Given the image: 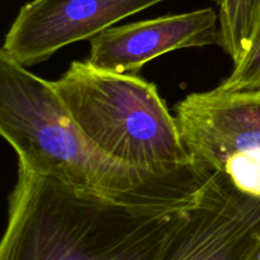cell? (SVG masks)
I'll return each instance as SVG.
<instances>
[{"label": "cell", "instance_id": "cell-1", "mask_svg": "<svg viewBox=\"0 0 260 260\" xmlns=\"http://www.w3.org/2000/svg\"><path fill=\"white\" fill-rule=\"evenodd\" d=\"M198 196L116 200L18 167L0 260H161Z\"/></svg>", "mask_w": 260, "mask_h": 260}, {"label": "cell", "instance_id": "cell-3", "mask_svg": "<svg viewBox=\"0 0 260 260\" xmlns=\"http://www.w3.org/2000/svg\"><path fill=\"white\" fill-rule=\"evenodd\" d=\"M51 85L89 141L117 161L160 174L198 165L156 85L137 74L74 61Z\"/></svg>", "mask_w": 260, "mask_h": 260}, {"label": "cell", "instance_id": "cell-2", "mask_svg": "<svg viewBox=\"0 0 260 260\" xmlns=\"http://www.w3.org/2000/svg\"><path fill=\"white\" fill-rule=\"evenodd\" d=\"M0 134L18 167L80 190L135 202L194 200L212 169L147 172L102 152L81 132L50 80L0 53Z\"/></svg>", "mask_w": 260, "mask_h": 260}, {"label": "cell", "instance_id": "cell-8", "mask_svg": "<svg viewBox=\"0 0 260 260\" xmlns=\"http://www.w3.org/2000/svg\"><path fill=\"white\" fill-rule=\"evenodd\" d=\"M220 46L238 63L250 47L260 22V0H216Z\"/></svg>", "mask_w": 260, "mask_h": 260}, {"label": "cell", "instance_id": "cell-7", "mask_svg": "<svg viewBox=\"0 0 260 260\" xmlns=\"http://www.w3.org/2000/svg\"><path fill=\"white\" fill-rule=\"evenodd\" d=\"M212 45H220L218 13L205 8L107 28L90 40L86 61L111 73L139 74L164 53Z\"/></svg>", "mask_w": 260, "mask_h": 260}, {"label": "cell", "instance_id": "cell-4", "mask_svg": "<svg viewBox=\"0 0 260 260\" xmlns=\"http://www.w3.org/2000/svg\"><path fill=\"white\" fill-rule=\"evenodd\" d=\"M260 197L212 170L161 260H259Z\"/></svg>", "mask_w": 260, "mask_h": 260}, {"label": "cell", "instance_id": "cell-9", "mask_svg": "<svg viewBox=\"0 0 260 260\" xmlns=\"http://www.w3.org/2000/svg\"><path fill=\"white\" fill-rule=\"evenodd\" d=\"M223 90H260V22L250 47L234 70L218 85Z\"/></svg>", "mask_w": 260, "mask_h": 260}, {"label": "cell", "instance_id": "cell-6", "mask_svg": "<svg viewBox=\"0 0 260 260\" xmlns=\"http://www.w3.org/2000/svg\"><path fill=\"white\" fill-rule=\"evenodd\" d=\"M180 135L194 161L221 172L233 157L260 159V90L217 88L175 106Z\"/></svg>", "mask_w": 260, "mask_h": 260}, {"label": "cell", "instance_id": "cell-10", "mask_svg": "<svg viewBox=\"0 0 260 260\" xmlns=\"http://www.w3.org/2000/svg\"><path fill=\"white\" fill-rule=\"evenodd\" d=\"M259 260H260V251H259Z\"/></svg>", "mask_w": 260, "mask_h": 260}, {"label": "cell", "instance_id": "cell-5", "mask_svg": "<svg viewBox=\"0 0 260 260\" xmlns=\"http://www.w3.org/2000/svg\"><path fill=\"white\" fill-rule=\"evenodd\" d=\"M165 0H30L18 12L2 51L28 68L79 41L91 40L114 23Z\"/></svg>", "mask_w": 260, "mask_h": 260}]
</instances>
